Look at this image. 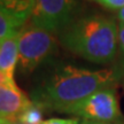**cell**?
Returning <instances> with one entry per match:
<instances>
[{
  "label": "cell",
  "mask_w": 124,
  "mask_h": 124,
  "mask_svg": "<svg viewBox=\"0 0 124 124\" xmlns=\"http://www.w3.org/2000/svg\"><path fill=\"white\" fill-rule=\"evenodd\" d=\"M118 79L111 69L91 70L74 66H61L31 93L32 101L45 109L72 114L82 102L93 93L108 89Z\"/></svg>",
  "instance_id": "cell-1"
},
{
  "label": "cell",
  "mask_w": 124,
  "mask_h": 124,
  "mask_svg": "<svg viewBox=\"0 0 124 124\" xmlns=\"http://www.w3.org/2000/svg\"><path fill=\"white\" fill-rule=\"evenodd\" d=\"M60 40L80 58L98 64L109 63L117 53L118 27L109 17L89 15L67 25L60 33Z\"/></svg>",
  "instance_id": "cell-2"
},
{
  "label": "cell",
  "mask_w": 124,
  "mask_h": 124,
  "mask_svg": "<svg viewBox=\"0 0 124 124\" xmlns=\"http://www.w3.org/2000/svg\"><path fill=\"white\" fill-rule=\"evenodd\" d=\"M56 48L54 32L29 24L18 33V61L24 71L35 70L52 58Z\"/></svg>",
  "instance_id": "cell-3"
},
{
  "label": "cell",
  "mask_w": 124,
  "mask_h": 124,
  "mask_svg": "<svg viewBox=\"0 0 124 124\" xmlns=\"http://www.w3.org/2000/svg\"><path fill=\"white\" fill-rule=\"evenodd\" d=\"M76 7L77 0H35L29 24L51 32L62 31L72 22Z\"/></svg>",
  "instance_id": "cell-4"
},
{
  "label": "cell",
  "mask_w": 124,
  "mask_h": 124,
  "mask_svg": "<svg viewBox=\"0 0 124 124\" xmlns=\"http://www.w3.org/2000/svg\"><path fill=\"white\" fill-rule=\"evenodd\" d=\"M72 114L97 123L118 122L121 116L117 98L113 90L105 89L93 93L76 108Z\"/></svg>",
  "instance_id": "cell-5"
},
{
  "label": "cell",
  "mask_w": 124,
  "mask_h": 124,
  "mask_svg": "<svg viewBox=\"0 0 124 124\" xmlns=\"http://www.w3.org/2000/svg\"><path fill=\"white\" fill-rule=\"evenodd\" d=\"M31 100L17 87L0 85V117L18 120Z\"/></svg>",
  "instance_id": "cell-6"
},
{
  "label": "cell",
  "mask_w": 124,
  "mask_h": 124,
  "mask_svg": "<svg viewBox=\"0 0 124 124\" xmlns=\"http://www.w3.org/2000/svg\"><path fill=\"white\" fill-rule=\"evenodd\" d=\"M18 62V33L0 44V71L14 77Z\"/></svg>",
  "instance_id": "cell-7"
},
{
  "label": "cell",
  "mask_w": 124,
  "mask_h": 124,
  "mask_svg": "<svg viewBox=\"0 0 124 124\" xmlns=\"http://www.w3.org/2000/svg\"><path fill=\"white\" fill-rule=\"evenodd\" d=\"M25 22L27 21L0 6V44L4 40L20 33Z\"/></svg>",
  "instance_id": "cell-8"
},
{
  "label": "cell",
  "mask_w": 124,
  "mask_h": 124,
  "mask_svg": "<svg viewBox=\"0 0 124 124\" xmlns=\"http://www.w3.org/2000/svg\"><path fill=\"white\" fill-rule=\"evenodd\" d=\"M45 107L36 101H31V103L22 111V114L18 116V121L24 124H41L43 116H44Z\"/></svg>",
  "instance_id": "cell-9"
},
{
  "label": "cell",
  "mask_w": 124,
  "mask_h": 124,
  "mask_svg": "<svg viewBox=\"0 0 124 124\" xmlns=\"http://www.w3.org/2000/svg\"><path fill=\"white\" fill-rule=\"evenodd\" d=\"M41 124H80L78 118H48L45 120Z\"/></svg>",
  "instance_id": "cell-10"
},
{
  "label": "cell",
  "mask_w": 124,
  "mask_h": 124,
  "mask_svg": "<svg viewBox=\"0 0 124 124\" xmlns=\"http://www.w3.org/2000/svg\"><path fill=\"white\" fill-rule=\"evenodd\" d=\"M99 1L109 9H121L124 7V0H99Z\"/></svg>",
  "instance_id": "cell-11"
},
{
  "label": "cell",
  "mask_w": 124,
  "mask_h": 124,
  "mask_svg": "<svg viewBox=\"0 0 124 124\" xmlns=\"http://www.w3.org/2000/svg\"><path fill=\"white\" fill-rule=\"evenodd\" d=\"M118 45H120L122 56L124 59V24H120L118 27Z\"/></svg>",
  "instance_id": "cell-12"
},
{
  "label": "cell",
  "mask_w": 124,
  "mask_h": 124,
  "mask_svg": "<svg viewBox=\"0 0 124 124\" xmlns=\"http://www.w3.org/2000/svg\"><path fill=\"white\" fill-rule=\"evenodd\" d=\"M0 124H24L18 120H12V118H2L0 117Z\"/></svg>",
  "instance_id": "cell-13"
},
{
  "label": "cell",
  "mask_w": 124,
  "mask_h": 124,
  "mask_svg": "<svg viewBox=\"0 0 124 124\" xmlns=\"http://www.w3.org/2000/svg\"><path fill=\"white\" fill-rule=\"evenodd\" d=\"M117 18L120 20L121 24H124V7L118 10V13H117Z\"/></svg>",
  "instance_id": "cell-14"
},
{
  "label": "cell",
  "mask_w": 124,
  "mask_h": 124,
  "mask_svg": "<svg viewBox=\"0 0 124 124\" xmlns=\"http://www.w3.org/2000/svg\"><path fill=\"white\" fill-rule=\"evenodd\" d=\"M80 124H121L120 122H114V123H97V122H91V121H85Z\"/></svg>",
  "instance_id": "cell-15"
},
{
  "label": "cell",
  "mask_w": 124,
  "mask_h": 124,
  "mask_svg": "<svg viewBox=\"0 0 124 124\" xmlns=\"http://www.w3.org/2000/svg\"><path fill=\"white\" fill-rule=\"evenodd\" d=\"M5 2H6V0H0V6H2Z\"/></svg>",
  "instance_id": "cell-16"
}]
</instances>
